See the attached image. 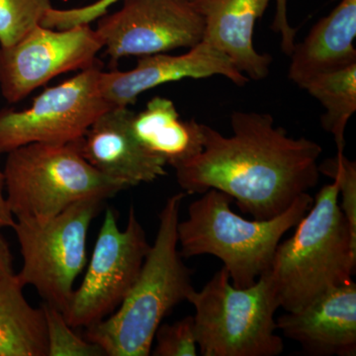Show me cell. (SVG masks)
<instances>
[{"mask_svg":"<svg viewBox=\"0 0 356 356\" xmlns=\"http://www.w3.org/2000/svg\"><path fill=\"white\" fill-rule=\"evenodd\" d=\"M233 135L202 124L203 151L175 166L186 194L224 192L257 220L280 215L318 181V143L289 137L270 114L234 111Z\"/></svg>","mask_w":356,"mask_h":356,"instance_id":"1","label":"cell"},{"mask_svg":"<svg viewBox=\"0 0 356 356\" xmlns=\"http://www.w3.org/2000/svg\"><path fill=\"white\" fill-rule=\"evenodd\" d=\"M187 194H173L161 214L158 234L137 280L120 306L88 327L86 339L106 356H149L163 318L193 291L192 270L178 250L177 225Z\"/></svg>","mask_w":356,"mask_h":356,"instance_id":"2","label":"cell"},{"mask_svg":"<svg viewBox=\"0 0 356 356\" xmlns=\"http://www.w3.org/2000/svg\"><path fill=\"white\" fill-rule=\"evenodd\" d=\"M296 231L276 248L266 271L280 308L298 312L353 280L356 238L339 206L337 182L318 192Z\"/></svg>","mask_w":356,"mask_h":356,"instance_id":"3","label":"cell"},{"mask_svg":"<svg viewBox=\"0 0 356 356\" xmlns=\"http://www.w3.org/2000/svg\"><path fill=\"white\" fill-rule=\"evenodd\" d=\"M234 199L209 189L188 207V218L178 222V245L185 259L214 255L221 259L236 288L252 286L268 270L281 238L310 209L314 199L301 194L289 208L268 220L250 221L232 211Z\"/></svg>","mask_w":356,"mask_h":356,"instance_id":"4","label":"cell"},{"mask_svg":"<svg viewBox=\"0 0 356 356\" xmlns=\"http://www.w3.org/2000/svg\"><path fill=\"white\" fill-rule=\"evenodd\" d=\"M2 170L15 220L49 219L79 201H105L128 188L93 168L76 142L17 147L7 153Z\"/></svg>","mask_w":356,"mask_h":356,"instance_id":"5","label":"cell"},{"mask_svg":"<svg viewBox=\"0 0 356 356\" xmlns=\"http://www.w3.org/2000/svg\"><path fill=\"white\" fill-rule=\"evenodd\" d=\"M187 301L195 310L196 339L203 356H276L284 350L276 334L277 299L266 273L236 288L222 267Z\"/></svg>","mask_w":356,"mask_h":356,"instance_id":"6","label":"cell"},{"mask_svg":"<svg viewBox=\"0 0 356 356\" xmlns=\"http://www.w3.org/2000/svg\"><path fill=\"white\" fill-rule=\"evenodd\" d=\"M104 201H79L46 220H15L22 267L16 273L24 286H33L44 303L65 313L74 283L88 264L86 243L91 222Z\"/></svg>","mask_w":356,"mask_h":356,"instance_id":"7","label":"cell"},{"mask_svg":"<svg viewBox=\"0 0 356 356\" xmlns=\"http://www.w3.org/2000/svg\"><path fill=\"white\" fill-rule=\"evenodd\" d=\"M149 245L135 208L126 228H119L116 212L106 210L90 261L65 311L74 329H88L108 317L122 303L139 275Z\"/></svg>","mask_w":356,"mask_h":356,"instance_id":"8","label":"cell"},{"mask_svg":"<svg viewBox=\"0 0 356 356\" xmlns=\"http://www.w3.org/2000/svg\"><path fill=\"white\" fill-rule=\"evenodd\" d=\"M102 67L93 65L47 88L23 110L0 109V153L35 143L65 144L83 137L111 106L99 88Z\"/></svg>","mask_w":356,"mask_h":356,"instance_id":"9","label":"cell"},{"mask_svg":"<svg viewBox=\"0 0 356 356\" xmlns=\"http://www.w3.org/2000/svg\"><path fill=\"white\" fill-rule=\"evenodd\" d=\"M102 39L89 24L58 30L38 25L17 43L0 47V91L10 104L60 74L97 65Z\"/></svg>","mask_w":356,"mask_h":356,"instance_id":"10","label":"cell"},{"mask_svg":"<svg viewBox=\"0 0 356 356\" xmlns=\"http://www.w3.org/2000/svg\"><path fill=\"white\" fill-rule=\"evenodd\" d=\"M97 21L95 30L112 65L191 49L203 40L204 20L191 0H123L120 10Z\"/></svg>","mask_w":356,"mask_h":356,"instance_id":"11","label":"cell"},{"mask_svg":"<svg viewBox=\"0 0 356 356\" xmlns=\"http://www.w3.org/2000/svg\"><path fill=\"white\" fill-rule=\"evenodd\" d=\"M213 76L227 77L238 86L250 81L225 54L201 41L182 55L156 54L139 57L136 67L127 72L102 70L99 88L110 106L129 107L137 102L143 92L161 84Z\"/></svg>","mask_w":356,"mask_h":356,"instance_id":"12","label":"cell"},{"mask_svg":"<svg viewBox=\"0 0 356 356\" xmlns=\"http://www.w3.org/2000/svg\"><path fill=\"white\" fill-rule=\"evenodd\" d=\"M133 112L129 107H111L76 140L79 152L93 168L128 188L166 175L165 161L140 146L131 132Z\"/></svg>","mask_w":356,"mask_h":356,"instance_id":"13","label":"cell"},{"mask_svg":"<svg viewBox=\"0 0 356 356\" xmlns=\"http://www.w3.org/2000/svg\"><path fill=\"white\" fill-rule=\"evenodd\" d=\"M276 327L313 356L356 355V284L325 292L298 312L284 314Z\"/></svg>","mask_w":356,"mask_h":356,"instance_id":"14","label":"cell"},{"mask_svg":"<svg viewBox=\"0 0 356 356\" xmlns=\"http://www.w3.org/2000/svg\"><path fill=\"white\" fill-rule=\"evenodd\" d=\"M270 0H191L204 20L202 41L229 58L238 72L259 81L269 74L273 57L254 47L255 23Z\"/></svg>","mask_w":356,"mask_h":356,"instance_id":"15","label":"cell"},{"mask_svg":"<svg viewBox=\"0 0 356 356\" xmlns=\"http://www.w3.org/2000/svg\"><path fill=\"white\" fill-rule=\"evenodd\" d=\"M356 0H341L295 44L288 77L301 88L311 77L356 64Z\"/></svg>","mask_w":356,"mask_h":356,"instance_id":"16","label":"cell"},{"mask_svg":"<svg viewBox=\"0 0 356 356\" xmlns=\"http://www.w3.org/2000/svg\"><path fill=\"white\" fill-rule=\"evenodd\" d=\"M130 128L140 146L172 168L203 151L202 124L182 120L168 98L156 96L146 108L133 112Z\"/></svg>","mask_w":356,"mask_h":356,"instance_id":"17","label":"cell"},{"mask_svg":"<svg viewBox=\"0 0 356 356\" xmlns=\"http://www.w3.org/2000/svg\"><path fill=\"white\" fill-rule=\"evenodd\" d=\"M16 273L0 280V356H47L43 307L35 308L24 296Z\"/></svg>","mask_w":356,"mask_h":356,"instance_id":"18","label":"cell"},{"mask_svg":"<svg viewBox=\"0 0 356 356\" xmlns=\"http://www.w3.org/2000/svg\"><path fill=\"white\" fill-rule=\"evenodd\" d=\"M301 88L324 107L321 124L334 137L337 154H343L346 125L356 110V64L317 74L308 79Z\"/></svg>","mask_w":356,"mask_h":356,"instance_id":"19","label":"cell"},{"mask_svg":"<svg viewBox=\"0 0 356 356\" xmlns=\"http://www.w3.org/2000/svg\"><path fill=\"white\" fill-rule=\"evenodd\" d=\"M51 8V0H0V47L17 43Z\"/></svg>","mask_w":356,"mask_h":356,"instance_id":"20","label":"cell"},{"mask_svg":"<svg viewBox=\"0 0 356 356\" xmlns=\"http://www.w3.org/2000/svg\"><path fill=\"white\" fill-rule=\"evenodd\" d=\"M42 307L46 321L47 356H106L98 344L76 334L62 311L46 303Z\"/></svg>","mask_w":356,"mask_h":356,"instance_id":"21","label":"cell"},{"mask_svg":"<svg viewBox=\"0 0 356 356\" xmlns=\"http://www.w3.org/2000/svg\"><path fill=\"white\" fill-rule=\"evenodd\" d=\"M318 172L337 182L341 209L348 220L353 236L356 238V163L344 154H337L334 158L318 163Z\"/></svg>","mask_w":356,"mask_h":356,"instance_id":"22","label":"cell"},{"mask_svg":"<svg viewBox=\"0 0 356 356\" xmlns=\"http://www.w3.org/2000/svg\"><path fill=\"white\" fill-rule=\"evenodd\" d=\"M154 356H196L198 353L193 316L173 324H161L154 334Z\"/></svg>","mask_w":356,"mask_h":356,"instance_id":"23","label":"cell"},{"mask_svg":"<svg viewBox=\"0 0 356 356\" xmlns=\"http://www.w3.org/2000/svg\"><path fill=\"white\" fill-rule=\"evenodd\" d=\"M123 0H96L92 3L70 9L51 8L42 20L41 25L63 30L76 25L89 24L108 13L110 6Z\"/></svg>","mask_w":356,"mask_h":356,"instance_id":"24","label":"cell"},{"mask_svg":"<svg viewBox=\"0 0 356 356\" xmlns=\"http://www.w3.org/2000/svg\"><path fill=\"white\" fill-rule=\"evenodd\" d=\"M275 2L276 13L274 16L273 29L274 32L280 34L281 51L290 57L296 44L295 39H296L297 29L293 28L288 20V0H275Z\"/></svg>","mask_w":356,"mask_h":356,"instance_id":"25","label":"cell"},{"mask_svg":"<svg viewBox=\"0 0 356 356\" xmlns=\"http://www.w3.org/2000/svg\"><path fill=\"white\" fill-rule=\"evenodd\" d=\"M1 154L0 153V159H1ZM14 224H15V218L7 203L3 170L0 165V229L13 228Z\"/></svg>","mask_w":356,"mask_h":356,"instance_id":"26","label":"cell"},{"mask_svg":"<svg viewBox=\"0 0 356 356\" xmlns=\"http://www.w3.org/2000/svg\"><path fill=\"white\" fill-rule=\"evenodd\" d=\"M13 255L0 229V280L13 275Z\"/></svg>","mask_w":356,"mask_h":356,"instance_id":"27","label":"cell"}]
</instances>
